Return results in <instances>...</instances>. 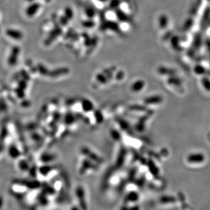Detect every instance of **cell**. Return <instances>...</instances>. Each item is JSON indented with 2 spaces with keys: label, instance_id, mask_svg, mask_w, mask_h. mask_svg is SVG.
I'll return each mask as SVG.
<instances>
[{
  "label": "cell",
  "instance_id": "obj_23",
  "mask_svg": "<svg viewBox=\"0 0 210 210\" xmlns=\"http://www.w3.org/2000/svg\"><path fill=\"white\" fill-rule=\"evenodd\" d=\"M123 76H124V74H123L122 72H119L118 73V75H117V78L121 79L123 77Z\"/></svg>",
  "mask_w": 210,
  "mask_h": 210
},
{
  "label": "cell",
  "instance_id": "obj_26",
  "mask_svg": "<svg viewBox=\"0 0 210 210\" xmlns=\"http://www.w3.org/2000/svg\"><path fill=\"white\" fill-rule=\"evenodd\" d=\"M100 1H106V0H100Z\"/></svg>",
  "mask_w": 210,
  "mask_h": 210
},
{
  "label": "cell",
  "instance_id": "obj_24",
  "mask_svg": "<svg viewBox=\"0 0 210 210\" xmlns=\"http://www.w3.org/2000/svg\"><path fill=\"white\" fill-rule=\"evenodd\" d=\"M27 1H29V2H33V1H35L36 0H27Z\"/></svg>",
  "mask_w": 210,
  "mask_h": 210
},
{
  "label": "cell",
  "instance_id": "obj_8",
  "mask_svg": "<svg viewBox=\"0 0 210 210\" xmlns=\"http://www.w3.org/2000/svg\"><path fill=\"white\" fill-rule=\"evenodd\" d=\"M18 169H19L22 172H26L29 170L30 169L29 162L24 159H20L18 161Z\"/></svg>",
  "mask_w": 210,
  "mask_h": 210
},
{
  "label": "cell",
  "instance_id": "obj_19",
  "mask_svg": "<svg viewBox=\"0 0 210 210\" xmlns=\"http://www.w3.org/2000/svg\"><path fill=\"white\" fill-rule=\"evenodd\" d=\"M21 75L23 77L24 79H25L26 81H28V80H29L30 77H29V75H27V73L26 72V71H25V70H22V71H21Z\"/></svg>",
  "mask_w": 210,
  "mask_h": 210
},
{
  "label": "cell",
  "instance_id": "obj_25",
  "mask_svg": "<svg viewBox=\"0 0 210 210\" xmlns=\"http://www.w3.org/2000/svg\"><path fill=\"white\" fill-rule=\"evenodd\" d=\"M46 1V2H50L51 0H45Z\"/></svg>",
  "mask_w": 210,
  "mask_h": 210
},
{
  "label": "cell",
  "instance_id": "obj_15",
  "mask_svg": "<svg viewBox=\"0 0 210 210\" xmlns=\"http://www.w3.org/2000/svg\"><path fill=\"white\" fill-rule=\"evenodd\" d=\"M65 16L68 18V19H71L73 17V12L71 9L67 8L65 10Z\"/></svg>",
  "mask_w": 210,
  "mask_h": 210
},
{
  "label": "cell",
  "instance_id": "obj_20",
  "mask_svg": "<svg viewBox=\"0 0 210 210\" xmlns=\"http://www.w3.org/2000/svg\"><path fill=\"white\" fill-rule=\"evenodd\" d=\"M60 21H61V24H62L63 25H67V23H68V18L66 17L65 16V17H61Z\"/></svg>",
  "mask_w": 210,
  "mask_h": 210
},
{
  "label": "cell",
  "instance_id": "obj_7",
  "mask_svg": "<svg viewBox=\"0 0 210 210\" xmlns=\"http://www.w3.org/2000/svg\"><path fill=\"white\" fill-rule=\"evenodd\" d=\"M69 70L67 68L65 67H62V68H59L57 69L54 70L52 71L51 72L49 73L50 75L52 77H57L62 75L66 74L68 72Z\"/></svg>",
  "mask_w": 210,
  "mask_h": 210
},
{
  "label": "cell",
  "instance_id": "obj_21",
  "mask_svg": "<svg viewBox=\"0 0 210 210\" xmlns=\"http://www.w3.org/2000/svg\"><path fill=\"white\" fill-rule=\"evenodd\" d=\"M94 22H91V21H87V22H84V25L86 27H92L94 25Z\"/></svg>",
  "mask_w": 210,
  "mask_h": 210
},
{
  "label": "cell",
  "instance_id": "obj_17",
  "mask_svg": "<svg viewBox=\"0 0 210 210\" xmlns=\"http://www.w3.org/2000/svg\"><path fill=\"white\" fill-rule=\"evenodd\" d=\"M120 4V1L119 0H113L110 3V7L111 8H116Z\"/></svg>",
  "mask_w": 210,
  "mask_h": 210
},
{
  "label": "cell",
  "instance_id": "obj_5",
  "mask_svg": "<svg viewBox=\"0 0 210 210\" xmlns=\"http://www.w3.org/2000/svg\"><path fill=\"white\" fill-rule=\"evenodd\" d=\"M61 32H62V30L60 27H57L54 29L49 34L47 39H46V40L45 41V43L46 44H49L50 43H52V41L61 34Z\"/></svg>",
  "mask_w": 210,
  "mask_h": 210
},
{
  "label": "cell",
  "instance_id": "obj_10",
  "mask_svg": "<svg viewBox=\"0 0 210 210\" xmlns=\"http://www.w3.org/2000/svg\"><path fill=\"white\" fill-rule=\"evenodd\" d=\"M105 27L110 29L114 31H118L119 30V25L114 22H107L106 24H105Z\"/></svg>",
  "mask_w": 210,
  "mask_h": 210
},
{
  "label": "cell",
  "instance_id": "obj_16",
  "mask_svg": "<svg viewBox=\"0 0 210 210\" xmlns=\"http://www.w3.org/2000/svg\"><path fill=\"white\" fill-rule=\"evenodd\" d=\"M18 87L25 90L26 87H27V83H26V80L24 79L19 80L18 82Z\"/></svg>",
  "mask_w": 210,
  "mask_h": 210
},
{
  "label": "cell",
  "instance_id": "obj_12",
  "mask_svg": "<svg viewBox=\"0 0 210 210\" xmlns=\"http://www.w3.org/2000/svg\"><path fill=\"white\" fill-rule=\"evenodd\" d=\"M15 93L18 99H24L25 96V90L18 87L15 89Z\"/></svg>",
  "mask_w": 210,
  "mask_h": 210
},
{
  "label": "cell",
  "instance_id": "obj_13",
  "mask_svg": "<svg viewBox=\"0 0 210 210\" xmlns=\"http://www.w3.org/2000/svg\"><path fill=\"white\" fill-rule=\"evenodd\" d=\"M38 71L40 72V74H42L43 75H47L48 74H49L50 72L48 71V70L46 68V67H44L43 65L42 64H39L37 67Z\"/></svg>",
  "mask_w": 210,
  "mask_h": 210
},
{
  "label": "cell",
  "instance_id": "obj_4",
  "mask_svg": "<svg viewBox=\"0 0 210 210\" xmlns=\"http://www.w3.org/2000/svg\"><path fill=\"white\" fill-rule=\"evenodd\" d=\"M6 34L10 38L16 40H21L23 37V34L21 31L14 29H7L6 31Z\"/></svg>",
  "mask_w": 210,
  "mask_h": 210
},
{
  "label": "cell",
  "instance_id": "obj_9",
  "mask_svg": "<svg viewBox=\"0 0 210 210\" xmlns=\"http://www.w3.org/2000/svg\"><path fill=\"white\" fill-rule=\"evenodd\" d=\"M8 135V130L7 127L6 126L3 127L0 131V141L4 142L7 138Z\"/></svg>",
  "mask_w": 210,
  "mask_h": 210
},
{
  "label": "cell",
  "instance_id": "obj_22",
  "mask_svg": "<svg viewBox=\"0 0 210 210\" xmlns=\"http://www.w3.org/2000/svg\"><path fill=\"white\" fill-rule=\"evenodd\" d=\"M4 142L0 141V154L2 152V151L4 150Z\"/></svg>",
  "mask_w": 210,
  "mask_h": 210
},
{
  "label": "cell",
  "instance_id": "obj_6",
  "mask_svg": "<svg viewBox=\"0 0 210 210\" xmlns=\"http://www.w3.org/2000/svg\"><path fill=\"white\" fill-rule=\"evenodd\" d=\"M76 192H77V197L78 199V200L80 201H82L81 204L86 205L85 199V190L82 188V187L78 186V187L76 190Z\"/></svg>",
  "mask_w": 210,
  "mask_h": 210
},
{
  "label": "cell",
  "instance_id": "obj_11",
  "mask_svg": "<svg viewBox=\"0 0 210 210\" xmlns=\"http://www.w3.org/2000/svg\"><path fill=\"white\" fill-rule=\"evenodd\" d=\"M144 87V83L142 81H137L135 82L132 86V91L137 92V91H139L142 88Z\"/></svg>",
  "mask_w": 210,
  "mask_h": 210
},
{
  "label": "cell",
  "instance_id": "obj_2",
  "mask_svg": "<svg viewBox=\"0 0 210 210\" xmlns=\"http://www.w3.org/2000/svg\"><path fill=\"white\" fill-rule=\"evenodd\" d=\"M7 151L9 157L12 159H17L21 155V151L15 144H11L9 145Z\"/></svg>",
  "mask_w": 210,
  "mask_h": 210
},
{
  "label": "cell",
  "instance_id": "obj_18",
  "mask_svg": "<svg viewBox=\"0 0 210 210\" xmlns=\"http://www.w3.org/2000/svg\"><path fill=\"white\" fill-rule=\"evenodd\" d=\"M86 13H87L88 17H93L95 15L94 11L92 9H88L86 11Z\"/></svg>",
  "mask_w": 210,
  "mask_h": 210
},
{
  "label": "cell",
  "instance_id": "obj_14",
  "mask_svg": "<svg viewBox=\"0 0 210 210\" xmlns=\"http://www.w3.org/2000/svg\"><path fill=\"white\" fill-rule=\"evenodd\" d=\"M116 15L119 19L121 21H127L128 20L127 16L120 10H117L116 12Z\"/></svg>",
  "mask_w": 210,
  "mask_h": 210
},
{
  "label": "cell",
  "instance_id": "obj_3",
  "mask_svg": "<svg viewBox=\"0 0 210 210\" xmlns=\"http://www.w3.org/2000/svg\"><path fill=\"white\" fill-rule=\"evenodd\" d=\"M40 7V4L37 2H33L27 7L26 14L27 16L32 17L34 16Z\"/></svg>",
  "mask_w": 210,
  "mask_h": 210
},
{
  "label": "cell",
  "instance_id": "obj_1",
  "mask_svg": "<svg viewBox=\"0 0 210 210\" xmlns=\"http://www.w3.org/2000/svg\"><path fill=\"white\" fill-rule=\"evenodd\" d=\"M19 53L20 48L18 46H14L12 47L8 59V63L9 65L15 66L16 65Z\"/></svg>",
  "mask_w": 210,
  "mask_h": 210
}]
</instances>
